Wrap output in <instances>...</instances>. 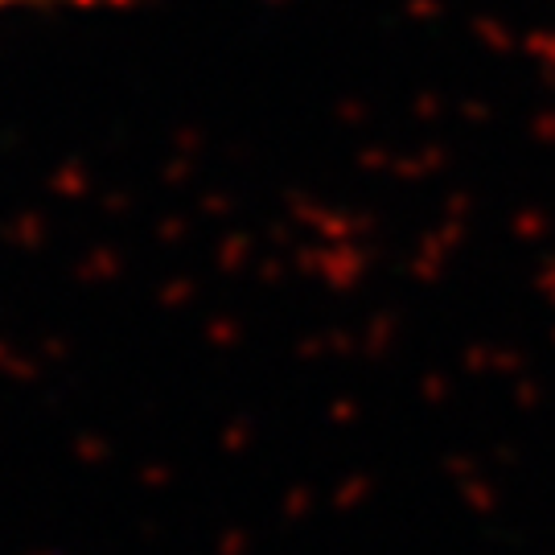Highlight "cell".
<instances>
[{"mask_svg": "<svg viewBox=\"0 0 555 555\" xmlns=\"http://www.w3.org/2000/svg\"><path fill=\"white\" fill-rule=\"evenodd\" d=\"M4 4H13V0H0V9H4Z\"/></svg>", "mask_w": 555, "mask_h": 555, "instance_id": "obj_1", "label": "cell"}]
</instances>
